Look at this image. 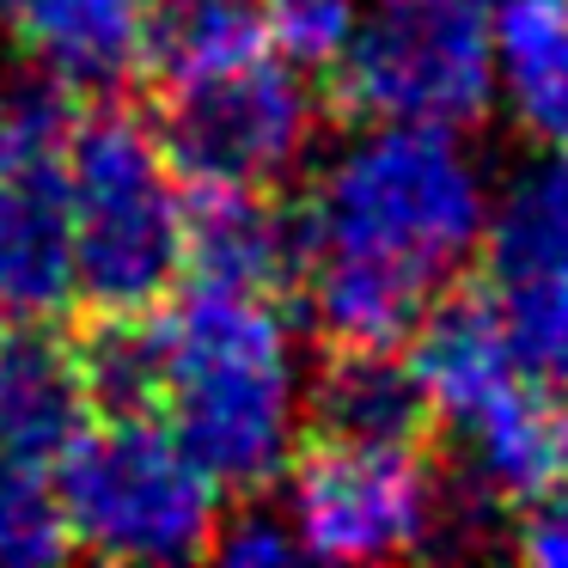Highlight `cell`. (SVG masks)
<instances>
[{"instance_id":"obj_1","label":"cell","mask_w":568,"mask_h":568,"mask_svg":"<svg viewBox=\"0 0 568 568\" xmlns=\"http://www.w3.org/2000/svg\"><path fill=\"white\" fill-rule=\"evenodd\" d=\"M160 385L153 422L209 470L221 495H263L287 470L300 416L294 343L282 300L251 287L184 282L153 306Z\"/></svg>"},{"instance_id":"obj_2","label":"cell","mask_w":568,"mask_h":568,"mask_svg":"<svg viewBox=\"0 0 568 568\" xmlns=\"http://www.w3.org/2000/svg\"><path fill=\"white\" fill-rule=\"evenodd\" d=\"M489 190L465 129L373 123L300 209V257H343L440 294L483 245Z\"/></svg>"},{"instance_id":"obj_3","label":"cell","mask_w":568,"mask_h":568,"mask_svg":"<svg viewBox=\"0 0 568 568\" xmlns=\"http://www.w3.org/2000/svg\"><path fill=\"white\" fill-rule=\"evenodd\" d=\"M80 312H153L184 287V178L123 99H80L68 129Z\"/></svg>"},{"instance_id":"obj_4","label":"cell","mask_w":568,"mask_h":568,"mask_svg":"<svg viewBox=\"0 0 568 568\" xmlns=\"http://www.w3.org/2000/svg\"><path fill=\"white\" fill-rule=\"evenodd\" d=\"M74 556L184 562L221 531V489L153 416H92L55 458Z\"/></svg>"},{"instance_id":"obj_5","label":"cell","mask_w":568,"mask_h":568,"mask_svg":"<svg viewBox=\"0 0 568 568\" xmlns=\"http://www.w3.org/2000/svg\"><path fill=\"white\" fill-rule=\"evenodd\" d=\"M324 123V99L282 55L153 87V135L184 184L275 190Z\"/></svg>"},{"instance_id":"obj_6","label":"cell","mask_w":568,"mask_h":568,"mask_svg":"<svg viewBox=\"0 0 568 568\" xmlns=\"http://www.w3.org/2000/svg\"><path fill=\"white\" fill-rule=\"evenodd\" d=\"M294 470V538L324 562H385L440 538L446 507L428 453L404 440H331L306 434Z\"/></svg>"},{"instance_id":"obj_7","label":"cell","mask_w":568,"mask_h":568,"mask_svg":"<svg viewBox=\"0 0 568 568\" xmlns=\"http://www.w3.org/2000/svg\"><path fill=\"white\" fill-rule=\"evenodd\" d=\"M495 99L489 31L470 13L379 7L331 68V111L348 123L470 129Z\"/></svg>"},{"instance_id":"obj_8","label":"cell","mask_w":568,"mask_h":568,"mask_svg":"<svg viewBox=\"0 0 568 568\" xmlns=\"http://www.w3.org/2000/svg\"><path fill=\"white\" fill-rule=\"evenodd\" d=\"M300 209L251 184H184V282L287 300L300 282Z\"/></svg>"},{"instance_id":"obj_9","label":"cell","mask_w":568,"mask_h":568,"mask_svg":"<svg viewBox=\"0 0 568 568\" xmlns=\"http://www.w3.org/2000/svg\"><path fill=\"white\" fill-rule=\"evenodd\" d=\"M148 13V0H0L7 38L80 99H111L141 80Z\"/></svg>"},{"instance_id":"obj_10","label":"cell","mask_w":568,"mask_h":568,"mask_svg":"<svg viewBox=\"0 0 568 568\" xmlns=\"http://www.w3.org/2000/svg\"><path fill=\"white\" fill-rule=\"evenodd\" d=\"M99 416L74 331L55 318L0 324V453L55 465L62 446Z\"/></svg>"},{"instance_id":"obj_11","label":"cell","mask_w":568,"mask_h":568,"mask_svg":"<svg viewBox=\"0 0 568 568\" xmlns=\"http://www.w3.org/2000/svg\"><path fill=\"white\" fill-rule=\"evenodd\" d=\"M74 306V214H68V148L0 178V312L62 318Z\"/></svg>"},{"instance_id":"obj_12","label":"cell","mask_w":568,"mask_h":568,"mask_svg":"<svg viewBox=\"0 0 568 568\" xmlns=\"http://www.w3.org/2000/svg\"><path fill=\"white\" fill-rule=\"evenodd\" d=\"M409 367H416V385L428 397V416L446 422V428L470 422L501 385H514L519 361L507 348L489 287L428 300L422 324L409 331Z\"/></svg>"},{"instance_id":"obj_13","label":"cell","mask_w":568,"mask_h":568,"mask_svg":"<svg viewBox=\"0 0 568 568\" xmlns=\"http://www.w3.org/2000/svg\"><path fill=\"white\" fill-rule=\"evenodd\" d=\"M453 434L470 446V477L483 501H531L568 483V397L531 385L526 373Z\"/></svg>"},{"instance_id":"obj_14","label":"cell","mask_w":568,"mask_h":568,"mask_svg":"<svg viewBox=\"0 0 568 568\" xmlns=\"http://www.w3.org/2000/svg\"><path fill=\"white\" fill-rule=\"evenodd\" d=\"M312 434L331 440H404L422 446L428 397L397 348H324V367L306 392Z\"/></svg>"},{"instance_id":"obj_15","label":"cell","mask_w":568,"mask_h":568,"mask_svg":"<svg viewBox=\"0 0 568 568\" xmlns=\"http://www.w3.org/2000/svg\"><path fill=\"white\" fill-rule=\"evenodd\" d=\"M489 55L514 123L568 153V0H501Z\"/></svg>"},{"instance_id":"obj_16","label":"cell","mask_w":568,"mask_h":568,"mask_svg":"<svg viewBox=\"0 0 568 568\" xmlns=\"http://www.w3.org/2000/svg\"><path fill=\"white\" fill-rule=\"evenodd\" d=\"M483 270L489 282H519L568 263V153L550 148L544 165H526L483 221Z\"/></svg>"},{"instance_id":"obj_17","label":"cell","mask_w":568,"mask_h":568,"mask_svg":"<svg viewBox=\"0 0 568 568\" xmlns=\"http://www.w3.org/2000/svg\"><path fill=\"white\" fill-rule=\"evenodd\" d=\"M495 312H501L519 373L544 392L568 397V263L519 275V282H495Z\"/></svg>"},{"instance_id":"obj_18","label":"cell","mask_w":568,"mask_h":568,"mask_svg":"<svg viewBox=\"0 0 568 568\" xmlns=\"http://www.w3.org/2000/svg\"><path fill=\"white\" fill-rule=\"evenodd\" d=\"M74 556L55 477L31 458L0 453V562H62Z\"/></svg>"},{"instance_id":"obj_19","label":"cell","mask_w":568,"mask_h":568,"mask_svg":"<svg viewBox=\"0 0 568 568\" xmlns=\"http://www.w3.org/2000/svg\"><path fill=\"white\" fill-rule=\"evenodd\" d=\"M270 55L300 74H331L361 31V0H257Z\"/></svg>"},{"instance_id":"obj_20","label":"cell","mask_w":568,"mask_h":568,"mask_svg":"<svg viewBox=\"0 0 568 568\" xmlns=\"http://www.w3.org/2000/svg\"><path fill=\"white\" fill-rule=\"evenodd\" d=\"M514 550L538 568H568V483L519 501L514 519Z\"/></svg>"},{"instance_id":"obj_21","label":"cell","mask_w":568,"mask_h":568,"mask_svg":"<svg viewBox=\"0 0 568 568\" xmlns=\"http://www.w3.org/2000/svg\"><path fill=\"white\" fill-rule=\"evenodd\" d=\"M209 556H221V562H287V556H300V538L275 526L263 507H245L239 519H226V531H214Z\"/></svg>"},{"instance_id":"obj_22","label":"cell","mask_w":568,"mask_h":568,"mask_svg":"<svg viewBox=\"0 0 568 568\" xmlns=\"http://www.w3.org/2000/svg\"><path fill=\"white\" fill-rule=\"evenodd\" d=\"M379 7H428V13H470V19H489L501 0H379Z\"/></svg>"},{"instance_id":"obj_23","label":"cell","mask_w":568,"mask_h":568,"mask_svg":"<svg viewBox=\"0 0 568 568\" xmlns=\"http://www.w3.org/2000/svg\"><path fill=\"white\" fill-rule=\"evenodd\" d=\"M148 7H172V0H148Z\"/></svg>"}]
</instances>
